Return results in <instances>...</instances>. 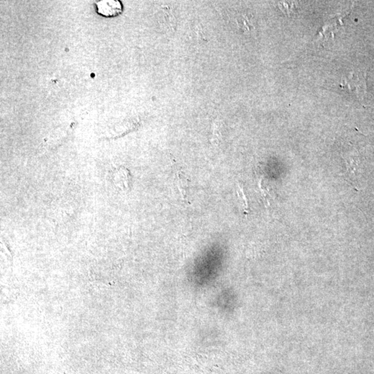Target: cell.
Listing matches in <instances>:
<instances>
[{
	"instance_id": "obj_3",
	"label": "cell",
	"mask_w": 374,
	"mask_h": 374,
	"mask_svg": "<svg viewBox=\"0 0 374 374\" xmlns=\"http://www.w3.org/2000/svg\"><path fill=\"white\" fill-rule=\"evenodd\" d=\"M237 194L240 202H241L243 212L245 213V214H248L249 209L248 199H247L246 195H245L244 190H243V187L241 185H238Z\"/></svg>"
},
{
	"instance_id": "obj_1",
	"label": "cell",
	"mask_w": 374,
	"mask_h": 374,
	"mask_svg": "<svg viewBox=\"0 0 374 374\" xmlns=\"http://www.w3.org/2000/svg\"><path fill=\"white\" fill-rule=\"evenodd\" d=\"M97 13L106 18L117 16L123 11V5L118 0H101L96 2Z\"/></svg>"
},
{
	"instance_id": "obj_2",
	"label": "cell",
	"mask_w": 374,
	"mask_h": 374,
	"mask_svg": "<svg viewBox=\"0 0 374 374\" xmlns=\"http://www.w3.org/2000/svg\"><path fill=\"white\" fill-rule=\"evenodd\" d=\"M177 187L179 190L180 195L184 199L186 198L187 190H188V180L183 173H178L177 174Z\"/></svg>"
}]
</instances>
